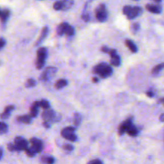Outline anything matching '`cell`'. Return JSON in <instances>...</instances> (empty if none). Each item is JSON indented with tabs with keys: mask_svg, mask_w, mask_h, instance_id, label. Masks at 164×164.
<instances>
[{
	"mask_svg": "<svg viewBox=\"0 0 164 164\" xmlns=\"http://www.w3.org/2000/svg\"><path fill=\"white\" fill-rule=\"evenodd\" d=\"M92 72L94 74L99 75L102 78H107L112 74L113 70L111 66L108 65L106 62H100L93 67Z\"/></svg>",
	"mask_w": 164,
	"mask_h": 164,
	"instance_id": "obj_1",
	"label": "cell"
},
{
	"mask_svg": "<svg viewBox=\"0 0 164 164\" xmlns=\"http://www.w3.org/2000/svg\"><path fill=\"white\" fill-rule=\"evenodd\" d=\"M123 14L127 17L129 19H135L143 12V10L140 7H131V6H125L123 9Z\"/></svg>",
	"mask_w": 164,
	"mask_h": 164,
	"instance_id": "obj_2",
	"label": "cell"
},
{
	"mask_svg": "<svg viewBox=\"0 0 164 164\" xmlns=\"http://www.w3.org/2000/svg\"><path fill=\"white\" fill-rule=\"evenodd\" d=\"M42 118L43 119V122H47V123L52 124L53 123L58 122L61 119V115L55 114L54 111H53L51 108L48 110H45L42 114Z\"/></svg>",
	"mask_w": 164,
	"mask_h": 164,
	"instance_id": "obj_3",
	"label": "cell"
},
{
	"mask_svg": "<svg viewBox=\"0 0 164 164\" xmlns=\"http://www.w3.org/2000/svg\"><path fill=\"white\" fill-rule=\"evenodd\" d=\"M47 57V50L45 47H40L37 50V58L35 65L37 69H42L45 65V61Z\"/></svg>",
	"mask_w": 164,
	"mask_h": 164,
	"instance_id": "obj_4",
	"label": "cell"
},
{
	"mask_svg": "<svg viewBox=\"0 0 164 164\" xmlns=\"http://www.w3.org/2000/svg\"><path fill=\"white\" fill-rule=\"evenodd\" d=\"M76 127H66L61 131V135L66 139L70 140L71 142H75L77 140V136L74 135Z\"/></svg>",
	"mask_w": 164,
	"mask_h": 164,
	"instance_id": "obj_5",
	"label": "cell"
},
{
	"mask_svg": "<svg viewBox=\"0 0 164 164\" xmlns=\"http://www.w3.org/2000/svg\"><path fill=\"white\" fill-rule=\"evenodd\" d=\"M95 16L96 19L99 22L103 23L106 22L108 17V13H107V7L105 4H99L98 7L95 9Z\"/></svg>",
	"mask_w": 164,
	"mask_h": 164,
	"instance_id": "obj_6",
	"label": "cell"
},
{
	"mask_svg": "<svg viewBox=\"0 0 164 164\" xmlns=\"http://www.w3.org/2000/svg\"><path fill=\"white\" fill-rule=\"evenodd\" d=\"M58 69L54 66H48L46 67L45 70L42 72L40 75V80L43 82H47L50 79L53 78L54 74L57 73Z\"/></svg>",
	"mask_w": 164,
	"mask_h": 164,
	"instance_id": "obj_7",
	"label": "cell"
},
{
	"mask_svg": "<svg viewBox=\"0 0 164 164\" xmlns=\"http://www.w3.org/2000/svg\"><path fill=\"white\" fill-rule=\"evenodd\" d=\"M14 143L15 144V146L18 148L19 151H26L28 147V142L27 141L26 139H24L23 137L22 136H17L15 139V143Z\"/></svg>",
	"mask_w": 164,
	"mask_h": 164,
	"instance_id": "obj_8",
	"label": "cell"
},
{
	"mask_svg": "<svg viewBox=\"0 0 164 164\" xmlns=\"http://www.w3.org/2000/svg\"><path fill=\"white\" fill-rule=\"evenodd\" d=\"M133 119L134 117H130L127 119L123 123L120 124V126L119 127V134L120 135H123L124 133H126L128 131V129L131 127V126L133 124Z\"/></svg>",
	"mask_w": 164,
	"mask_h": 164,
	"instance_id": "obj_9",
	"label": "cell"
},
{
	"mask_svg": "<svg viewBox=\"0 0 164 164\" xmlns=\"http://www.w3.org/2000/svg\"><path fill=\"white\" fill-rule=\"evenodd\" d=\"M31 143V147L35 151L36 153H40L43 150V143L42 140L39 139L37 138H31L30 140Z\"/></svg>",
	"mask_w": 164,
	"mask_h": 164,
	"instance_id": "obj_10",
	"label": "cell"
},
{
	"mask_svg": "<svg viewBox=\"0 0 164 164\" xmlns=\"http://www.w3.org/2000/svg\"><path fill=\"white\" fill-rule=\"evenodd\" d=\"M39 107H40L39 105V101H35L32 104V106L31 107V110H30V113L29 115L31 117V118H35L38 115L39 113Z\"/></svg>",
	"mask_w": 164,
	"mask_h": 164,
	"instance_id": "obj_11",
	"label": "cell"
},
{
	"mask_svg": "<svg viewBox=\"0 0 164 164\" xmlns=\"http://www.w3.org/2000/svg\"><path fill=\"white\" fill-rule=\"evenodd\" d=\"M48 33H49V28H48L47 27H44L42 28V32H41V35H40V36H39V38L38 39L37 42H35V46L40 45L42 42L44 41V39H45L47 37Z\"/></svg>",
	"mask_w": 164,
	"mask_h": 164,
	"instance_id": "obj_12",
	"label": "cell"
},
{
	"mask_svg": "<svg viewBox=\"0 0 164 164\" xmlns=\"http://www.w3.org/2000/svg\"><path fill=\"white\" fill-rule=\"evenodd\" d=\"M15 109V107L13 105H10V106H7L6 107V108L4 109V111L2 113L1 115V119H8L9 117L11 116V111Z\"/></svg>",
	"mask_w": 164,
	"mask_h": 164,
	"instance_id": "obj_13",
	"label": "cell"
},
{
	"mask_svg": "<svg viewBox=\"0 0 164 164\" xmlns=\"http://www.w3.org/2000/svg\"><path fill=\"white\" fill-rule=\"evenodd\" d=\"M146 9L148 11L150 12L154 13V14H160L162 11V8L159 6L157 5H152V4H147L146 6Z\"/></svg>",
	"mask_w": 164,
	"mask_h": 164,
	"instance_id": "obj_14",
	"label": "cell"
},
{
	"mask_svg": "<svg viewBox=\"0 0 164 164\" xmlns=\"http://www.w3.org/2000/svg\"><path fill=\"white\" fill-rule=\"evenodd\" d=\"M10 15H11V11L8 9H4V10L1 11V22L3 24H4L7 21L9 17H10Z\"/></svg>",
	"mask_w": 164,
	"mask_h": 164,
	"instance_id": "obj_15",
	"label": "cell"
},
{
	"mask_svg": "<svg viewBox=\"0 0 164 164\" xmlns=\"http://www.w3.org/2000/svg\"><path fill=\"white\" fill-rule=\"evenodd\" d=\"M68 25L69 24L67 23H62L58 25V27H57V34L59 36H62V35H65L66 29Z\"/></svg>",
	"mask_w": 164,
	"mask_h": 164,
	"instance_id": "obj_16",
	"label": "cell"
},
{
	"mask_svg": "<svg viewBox=\"0 0 164 164\" xmlns=\"http://www.w3.org/2000/svg\"><path fill=\"white\" fill-rule=\"evenodd\" d=\"M17 120H18L19 123H25V124H30V123H31V122H32V118L29 115H22V116L18 117Z\"/></svg>",
	"mask_w": 164,
	"mask_h": 164,
	"instance_id": "obj_17",
	"label": "cell"
},
{
	"mask_svg": "<svg viewBox=\"0 0 164 164\" xmlns=\"http://www.w3.org/2000/svg\"><path fill=\"white\" fill-rule=\"evenodd\" d=\"M125 43H126V46L130 49V50H131L132 53H136V52L138 51L137 46H136L135 42L132 41V40H131V39H127V40L125 41Z\"/></svg>",
	"mask_w": 164,
	"mask_h": 164,
	"instance_id": "obj_18",
	"label": "cell"
},
{
	"mask_svg": "<svg viewBox=\"0 0 164 164\" xmlns=\"http://www.w3.org/2000/svg\"><path fill=\"white\" fill-rule=\"evenodd\" d=\"M111 64L115 66H119L121 64V58L118 54L111 56Z\"/></svg>",
	"mask_w": 164,
	"mask_h": 164,
	"instance_id": "obj_19",
	"label": "cell"
},
{
	"mask_svg": "<svg viewBox=\"0 0 164 164\" xmlns=\"http://www.w3.org/2000/svg\"><path fill=\"white\" fill-rule=\"evenodd\" d=\"M41 163L42 164H54V158L50 155H42L41 157Z\"/></svg>",
	"mask_w": 164,
	"mask_h": 164,
	"instance_id": "obj_20",
	"label": "cell"
},
{
	"mask_svg": "<svg viewBox=\"0 0 164 164\" xmlns=\"http://www.w3.org/2000/svg\"><path fill=\"white\" fill-rule=\"evenodd\" d=\"M127 133L128 134V135H130L131 137H135V136L138 135V134H139V129H138V128L136 127V126H135L134 124H132L131 127L128 129Z\"/></svg>",
	"mask_w": 164,
	"mask_h": 164,
	"instance_id": "obj_21",
	"label": "cell"
},
{
	"mask_svg": "<svg viewBox=\"0 0 164 164\" xmlns=\"http://www.w3.org/2000/svg\"><path fill=\"white\" fill-rule=\"evenodd\" d=\"M66 85H67V81L64 78H61V79H58L57 82H55L54 86H55L56 89H61V88H63Z\"/></svg>",
	"mask_w": 164,
	"mask_h": 164,
	"instance_id": "obj_22",
	"label": "cell"
},
{
	"mask_svg": "<svg viewBox=\"0 0 164 164\" xmlns=\"http://www.w3.org/2000/svg\"><path fill=\"white\" fill-rule=\"evenodd\" d=\"M82 122V115L79 113H75L74 115V119H73V123L75 127H78Z\"/></svg>",
	"mask_w": 164,
	"mask_h": 164,
	"instance_id": "obj_23",
	"label": "cell"
},
{
	"mask_svg": "<svg viewBox=\"0 0 164 164\" xmlns=\"http://www.w3.org/2000/svg\"><path fill=\"white\" fill-rule=\"evenodd\" d=\"M164 68V62L163 63H160L159 65L155 66L153 69H152L151 73L153 75H157L159 74V72Z\"/></svg>",
	"mask_w": 164,
	"mask_h": 164,
	"instance_id": "obj_24",
	"label": "cell"
},
{
	"mask_svg": "<svg viewBox=\"0 0 164 164\" xmlns=\"http://www.w3.org/2000/svg\"><path fill=\"white\" fill-rule=\"evenodd\" d=\"M74 33H75V31H74V29L73 27H71L70 25H68L67 26V27H66V31H65V35H66V36H73L74 35Z\"/></svg>",
	"mask_w": 164,
	"mask_h": 164,
	"instance_id": "obj_25",
	"label": "cell"
},
{
	"mask_svg": "<svg viewBox=\"0 0 164 164\" xmlns=\"http://www.w3.org/2000/svg\"><path fill=\"white\" fill-rule=\"evenodd\" d=\"M39 105H40V107L43 108L44 110L50 109V103L47 101V100H45V99H42L41 101H39Z\"/></svg>",
	"mask_w": 164,
	"mask_h": 164,
	"instance_id": "obj_26",
	"label": "cell"
},
{
	"mask_svg": "<svg viewBox=\"0 0 164 164\" xmlns=\"http://www.w3.org/2000/svg\"><path fill=\"white\" fill-rule=\"evenodd\" d=\"M63 3V9L62 10H68L73 5V0H62Z\"/></svg>",
	"mask_w": 164,
	"mask_h": 164,
	"instance_id": "obj_27",
	"label": "cell"
},
{
	"mask_svg": "<svg viewBox=\"0 0 164 164\" xmlns=\"http://www.w3.org/2000/svg\"><path fill=\"white\" fill-rule=\"evenodd\" d=\"M36 81L34 79V78H28L27 80V82L25 83V86L27 87V88H31V87H34L36 85Z\"/></svg>",
	"mask_w": 164,
	"mask_h": 164,
	"instance_id": "obj_28",
	"label": "cell"
},
{
	"mask_svg": "<svg viewBox=\"0 0 164 164\" xmlns=\"http://www.w3.org/2000/svg\"><path fill=\"white\" fill-rule=\"evenodd\" d=\"M7 131H8V126L4 122H2L1 124H0V133H1V135H3L5 133H7Z\"/></svg>",
	"mask_w": 164,
	"mask_h": 164,
	"instance_id": "obj_29",
	"label": "cell"
},
{
	"mask_svg": "<svg viewBox=\"0 0 164 164\" xmlns=\"http://www.w3.org/2000/svg\"><path fill=\"white\" fill-rule=\"evenodd\" d=\"M54 9L55 11H60L63 9V3H62V1H57L54 3L53 6Z\"/></svg>",
	"mask_w": 164,
	"mask_h": 164,
	"instance_id": "obj_30",
	"label": "cell"
},
{
	"mask_svg": "<svg viewBox=\"0 0 164 164\" xmlns=\"http://www.w3.org/2000/svg\"><path fill=\"white\" fill-rule=\"evenodd\" d=\"M26 154H27V155L28 156V157H31V158H32V157H35V155L37 154L36 152H35V151L31 147H28L26 151Z\"/></svg>",
	"mask_w": 164,
	"mask_h": 164,
	"instance_id": "obj_31",
	"label": "cell"
},
{
	"mask_svg": "<svg viewBox=\"0 0 164 164\" xmlns=\"http://www.w3.org/2000/svg\"><path fill=\"white\" fill-rule=\"evenodd\" d=\"M7 150L9 151H19L18 148L15 143H8L7 144Z\"/></svg>",
	"mask_w": 164,
	"mask_h": 164,
	"instance_id": "obj_32",
	"label": "cell"
},
{
	"mask_svg": "<svg viewBox=\"0 0 164 164\" xmlns=\"http://www.w3.org/2000/svg\"><path fill=\"white\" fill-rule=\"evenodd\" d=\"M140 26L138 23H135L132 24V26H131V31H132V32L134 33V34H136V33L138 32Z\"/></svg>",
	"mask_w": 164,
	"mask_h": 164,
	"instance_id": "obj_33",
	"label": "cell"
},
{
	"mask_svg": "<svg viewBox=\"0 0 164 164\" xmlns=\"http://www.w3.org/2000/svg\"><path fill=\"white\" fill-rule=\"evenodd\" d=\"M62 148H63V150H65L66 151H72L74 150V147L70 144H65Z\"/></svg>",
	"mask_w": 164,
	"mask_h": 164,
	"instance_id": "obj_34",
	"label": "cell"
},
{
	"mask_svg": "<svg viewBox=\"0 0 164 164\" xmlns=\"http://www.w3.org/2000/svg\"><path fill=\"white\" fill-rule=\"evenodd\" d=\"M82 19H83V20L85 21V22H89V20H90V15H89L87 13L84 12L83 14H82Z\"/></svg>",
	"mask_w": 164,
	"mask_h": 164,
	"instance_id": "obj_35",
	"label": "cell"
},
{
	"mask_svg": "<svg viewBox=\"0 0 164 164\" xmlns=\"http://www.w3.org/2000/svg\"><path fill=\"white\" fill-rule=\"evenodd\" d=\"M87 164H103V162L101 161L100 159H93V160H91V161H90L89 163Z\"/></svg>",
	"mask_w": 164,
	"mask_h": 164,
	"instance_id": "obj_36",
	"label": "cell"
},
{
	"mask_svg": "<svg viewBox=\"0 0 164 164\" xmlns=\"http://www.w3.org/2000/svg\"><path fill=\"white\" fill-rule=\"evenodd\" d=\"M101 50L103 51V53L109 54L110 53V50H111V48H109L107 46H102V48H101Z\"/></svg>",
	"mask_w": 164,
	"mask_h": 164,
	"instance_id": "obj_37",
	"label": "cell"
},
{
	"mask_svg": "<svg viewBox=\"0 0 164 164\" xmlns=\"http://www.w3.org/2000/svg\"><path fill=\"white\" fill-rule=\"evenodd\" d=\"M5 44H6L5 39L3 38H1V40H0V47H1V49H3V48L4 47Z\"/></svg>",
	"mask_w": 164,
	"mask_h": 164,
	"instance_id": "obj_38",
	"label": "cell"
},
{
	"mask_svg": "<svg viewBox=\"0 0 164 164\" xmlns=\"http://www.w3.org/2000/svg\"><path fill=\"white\" fill-rule=\"evenodd\" d=\"M146 94H147V95L148 97H150V98H152V97H154V96H155V94H154V92H153V91H147Z\"/></svg>",
	"mask_w": 164,
	"mask_h": 164,
	"instance_id": "obj_39",
	"label": "cell"
},
{
	"mask_svg": "<svg viewBox=\"0 0 164 164\" xmlns=\"http://www.w3.org/2000/svg\"><path fill=\"white\" fill-rule=\"evenodd\" d=\"M50 123H47V122H43V126L46 127V128H49L50 127Z\"/></svg>",
	"mask_w": 164,
	"mask_h": 164,
	"instance_id": "obj_40",
	"label": "cell"
},
{
	"mask_svg": "<svg viewBox=\"0 0 164 164\" xmlns=\"http://www.w3.org/2000/svg\"><path fill=\"white\" fill-rule=\"evenodd\" d=\"M98 80H99V79H98V77H96V76H94V77L92 78V82H98Z\"/></svg>",
	"mask_w": 164,
	"mask_h": 164,
	"instance_id": "obj_41",
	"label": "cell"
},
{
	"mask_svg": "<svg viewBox=\"0 0 164 164\" xmlns=\"http://www.w3.org/2000/svg\"><path fill=\"white\" fill-rule=\"evenodd\" d=\"M159 120L161 122H164V113H163V114L159 116Z\"/></svg>",
	"mask_w": 164,
	"mask_h": 164,
	"instance_id": "obj_42",
	"label": "cell"
},
{
	"mask_svg": "<svg viewBox=\"0 0 164 164\" xmlns=\"http://www.w3.org/2000/svg\"><path fill=\"white\" fill-rule=\"evenodd\" d=\"M159 101H160V103H163V105H164V98H161V99H160Z\"/></svg>",
	"mask_w": 164,
	"mask_h": 164,
	"instance_id": "obj_43",
	"label": "cell"
},
{
	"mask_svg": "<svg viewBox=\"0 0 164 164\" xmlns=\"http://www.w3.org/2000/svg\"><path fill=\"white\" fill-rule=\"evenodd\" d=\"M154 1H155L157 3H160V2H161V0H154Z\"/></svg>",
	"mask_w": 164,
	"mask_h": 164,
	"instance_id": "obj_44",
	"label": "cell"
}]
</instances>
